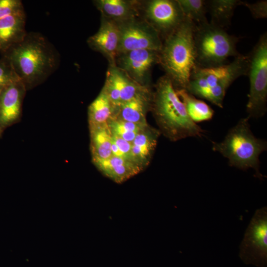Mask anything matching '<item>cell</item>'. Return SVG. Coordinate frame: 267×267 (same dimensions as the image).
<instances>
[{
  "label": "cell",
  "instance_id": "6da1fadb",
  "mask_svg": "<svg viewBox=\"0 0 267 267\" xmlns=\"http://www.w3.org/2000/svg\"><path fill=\"white\" fill-rule=\"evenodd\" d=\"M3 52V58L29 89L40 85L57 68L59 57L50 43L41 34L27 33L24 38Z\"/></svg>",
  "mask_w": 267,
  "mask_h": 267
},
{
  "label": "cell",
  "instance_id": "7a4b0ae2",
  "mask_svg": "<svg viewBox=\"0 0 267 267\" xmlns=\"http://www.w3.org/2000/svg\"><path fill=\"white\" fill-rule=\"evenodd\" d=\"M151 106L160 130L171 140L203 136L205 131L190 118L171 80L166 75L155 85Z\"/></svg>",
  "mask_w": 267,
  "mask_h": 267
},
{
  "label": "cell",
  "instance_id": "3957f363",
  "mask_svg": "<svg viewBox=\"0 0 267 267\" xmlns=\"http://www.w3.org/2000/svg\"><path fill=\"white\" fill-rule=\"evenodd\" d=\"M195 24L185 18L183 22L164 39L159 52V64L176 89H186L195 66L193 33Z\"/></svg>",
  "mask_w": 267,
  "mask_h": 267
},
{
  "label": "cell",
  "instance_id": "277c9868",
  "mask_svg": "<svg viewBox=\"0 0 267 267\" xmlns=\"http://www.w3.org/2000/svg\"><path fill=\"white\" fill-rule=\"evenodd\" d=\"M248 55L234 58L231 62L212 68L194 66L186 90L194 96L222 108L226 90L238 78L247 75Z\"/></svg>",
  "mask_w": 267,
  "mask_h": 267
},
{
  "label": "cell",
  "instance_id": "5b68a950",
  "mask_svg": "<svg viewBox=\"0 0 267 267\" xmlns=\"http://www.w3.org/2000/svg\"><path fill=\"white\" fill-rule=\"evenodd\" d=\"M249 119L248 117L241 119L222 141L212 142V148L227 158L230 166L242 170L253 169L256 177L263 180L264 176L260 171L259 156L267 150V142L254 136Z\"/></svg>",
  "mask_w": 267,
  "mask_h": 267
},
{
  "label": "cell",
  "instance_id": "8992f818",
  "mask_svg": "<svg viewBox=\"0 0 267 267\" xmlns=\"http://www.w3.org/2000/svg\"><path fill=\"white\" fill-rule=\"evenodd\" d=\"M193 41L195 66L212 68L228 63L229 57L241 55L237 50L238 38L209 22L195 25Z\"/></svg>",
  "mask_w": 267,
  "mask_h": 267
},
{
  "label": "cell",
  "instance_id": "52a82bcc",
  "mask_svg": "<svg viewBox=\"0 0 267 267\" xmlns=\"http://www.w3.org/2000/svg\"><path fill=\"white\" fill-rule=\"evenodd\" d=\"M250 82L246 111L249 119L263 117L267 110V34L264 33L248 55Z\"/></svg>",
  "mask_w": 267,
  "mask_h": 267
},
{
  "label": "cell",
  "instance_id": "ba28073f",
  "mask_svg": "<svg viewBox=\"0 0 267 267\" xmlns=\"http://www.w3.org/2000/svg\"><path fill=\"white\" fill-rule=\"evenodd\" d=\"M267 208L256 210L240 246L239 257L246 265L267 267Z\"/></svg>",
  "mask_w": 267,
  "mask_h": 267
},
{
  "label": "cell",
  "instance_id": "9c48e42d",
  "mask_svg": "<svg viewBox=\"0 0 267 267\" xmlns=\"http://www.w3.org/2000/svg\"><path fill=\"white\" fill-rule=\"evenodd\" d=\"M117 24L120 30L118 54L138 49L160 51L163 44L160 35L144 20L136 18Z\"/></svg>",
  "mask_w": 267,
  "mask_h": 267
},
{
  "label": "cell",
  "instance_id": "30bf717a",
  "mask_svg": "<svg viewBox=\"0 0 267 267\" xmlns=\"http://www.w3.org/2000/svg\"><path fill=\"white\" fill-rule=\"evenodd\" d=\"M144 20L164 39L183 22L185 17L177 0H152L143 7Z\"/></svg>",
  "mask_w": 267,
  "mask_h": 267
},
{
  "label": "cell",
  "instance_id": "8fae6325",
  "mask_svg": "<svg viewBox=\"0 0 267 267\" xmlns=\"http://www.w3.org/2000/svg\"><path fill=\"white\" fill-rule=\"evenodd\" d=\"M159 63V51L138 49L118 55L115 66L137 83L147 86L150 71Z\"/></svg>",
  "mask_w": 267,
  "mask_h": 267
},
{
  "label": "cell",
  "instance_id": "7c38bea8",
  "mask_svg": "<svg viewBox=\"0 0 267 267\" xmlns=\"http://www.w3.org/2000/svg\"><path fill=\"white\" fill-rule=\"evenodd\" d=\"M119 43L118 24L102 17L98 30L87 40L89 46L92 50L100 52L106 58L109 66L115 65Z\"/></svg>",
  "mask_w": 267,
  "mask_h": 267
},
{
  "label": "cell",
  "instance_id": "4fadbf2b",
  "mask_svg": "<svg viewBox=\"0 0 267 267\" xmlns=\"http://www.w3.org/2000/svg\"><path fill=\"white\" fill-rule=\"evenodd\" d=\"M26 89L20 80L14 82L0 92V126L4 130L20 118Z\"/></svg>",
  "mask_w": 267,
  "mask_h": 267
},
{
  "label": "cell",
  "instance_id": "5bb4252c",
  "mask_svg": "<svg viewBox=\"0 0 267 267\" xmlns=\"http://www.w3.org/2000/svg\"><path fill=\"white\" fill-rule=\"evenodd\" d=\"M92 161L102 174L118 183L127 180L142 170L129 160L114 156L106 159H93Z\"/></svg>",
  "mask_w": 267,
  "mask_h": 267
},
{
  "label": "cell",
  "instance_id": "9a60e30c",
  "mask_svg": "<svg viewBox=\"0 0 267 267\" xmlns=\"http://www.w3.org/2000/svg\"><path fill=\"white\" fill-rule=\"evenodd\" d=\"M101 17L120 23L137 18L140 4L138 1L125 0L93 1Z\"/></svg>",
  "mask_w": 267,
  "mask_h": 267
},
{
  "label": "cell",
  "instance_id": "2e32d148",
  "mask_svg": "<svg viewBox=\"0 0 267 267\" xmlns=\"http://www.w3.org/2000/svg\"><path fill=\"white\" fill-rule=\"evenodd\" d=\"M24 11L0 19V51L4 52L27 34Z\"/></svg>",
  "mask_w": 267,
  "mask_h": 267
},
{
  "label": "cell",
  "instance_id": "e0dca14e",
  "mask_svg": "<svg viewBox=\"0 0 267 267\" xmlns=\"http://www.w3.org/2000/svg\"><path fill=\"white\" fill-rule=\"evenodd\" d=\"M159 131L147 127L138 133L132 142L133 162L142 169L147 166L157 145Z\"/></svg>",
  "mask_w": 267,
  "mask_h": 267
},
{
  "label": "cell",
  "instance_id": "ac0fdd59",
  "mask_svg": "<svg viewBox=\"0 0 267 267\" xmlns=\"http://www.w3.org/2000/svg\"><path fill=\"white\" fill-rule=\"evenodd\" d=\"M150 91L140 93L118 108L116 118L125 121L147 126L146 114L151 104Z\"/></svg>",
  "mask_w": 267,
  "mask_h": 267
},
{
  "label": "cell",
  "instance_id": "d6986e66",
  "mask_svg": "<svg viewBox=\"0 0 267 267\" xmlns=\"http://www.w3.org/2000/svg\"><path fill=\"white\" fill-rule=\"evenodd\" d=\"M90 149L93 159H106L112 156L111 133L107 123L89 126Z\"/></svg>",
  "mask_w": 267,
  "mask_h": 267
},
{
  "label": "cell",
  "instance_id": "ffe728a7",
  "mask_svg": "<svg viewBox=\"0 0 267 267\" xmlns=\"http://www.w3.org/2000/svg\"><path fill=\"white\" fill-rule=\"evenodd\" d=\"M242 2L239 0H206L207 12L211 18L210 23L223 29L228 26L235 9L242 5Z\"/></svg>",
  "mask_w": 267,
  "mask_h": 267
},
{
  "label": "cell",
  "instance_id": "44dd1931",
  "mask_svg": "<svg viewBox=\"0 0 267 267\" xmlns=\"http://www.w3.org/2000/svg\"><path fill=\"white\" fill-rule=\"evenodd\" d=\"M176 90L189 117L194 123L208 121L213 118L214 111L206 102L196 98L185 89H176Z\"/></svg>",
  "mask_w": 267,
  "mask_h": 267
},
{
  "label": "cell",
  "instance_id": "7402d4cb",
  "mask_svg": "<svg viewBox=\"0 0 267 267\" xmlns=\"http://www.w3.org/2000/svg\"><path fill=\"white\" fill-rule=\"evenodd\" d=\"M118 108L111 102L107 94L101 89L88 108L89 126L107 123L116 113Z\"/></svg>",
  "mask_w": 267,
  "mask_h": 267
},
{
  "label": "cell",
  "instance_id": "603a6c76",
  "mask_svg": "<svg viewBox=\"0 0 267 267\" xmlns=\"http://www.w3.org/2000/svg\"><path fill=\"white\" fill-rule=\"evenodd\" d=\"M112 134L132 143L136 135L148 127L112 117L107 122Z\"/></svg>",
  "mask_w": 267,
  "mask_h": 267
},
{
  "label": "cell",
  "instance_id": "cb8c5ba5",
  "mask_svg": "<svg viewBox=\"0 0 267 267\" xmlns=\"http://www.w3.org/2000/svg\"><path fill=\"white\" fill-rule=\"evenodd\" d=\"M185 18L195 25L208 23L206 0H177Z\"/></svg>",
  "mask_w": 267,
  "mask_h": 267
},
{
  "label": "cell",
  "instance_id": "d4e9b609",
  "mask_svg": "<svg viewBox=\"0 0 267 267\" xmlns=\"http://www.w3.org/2000/svg\"><path fill=\"white\" fill-rule=\"evenodd\" d=\"M131 143L111 134V152L112 156L126 159L133 162L131 157Z\"/></svg>",
  "mask_w": 267,
  "mask_h": 267
},
{
  "label": "cell",
  "instance_id": "484cf974",
  "mask_svg": "<svg viewBox=\"0 0 267 267\" xmlns=\"http://www.w3.org/2000/svg\"><path fill=\"white\" fill-rule=\"evenodd\" d=\"M19 79L10 64L4 58H0V92L12 83Z\"/></svg>",
  "mask_w": 267,
  "mask_h": 267
},
{
  "label": "cell",
  "instance_id": "4316f807",
  "mask_svg": "<svg viewBox=\"0 0 267 267\" xmlns=\"http://www.w3.org/2000/svg\"><path fill=\"white\" fill-rule=\"evenodd\" d=\"M23 11L21 0H0V19Z\"/></svg>",
  "mask_w": 267,
  "mask_h": 267
},
{
  "label": "cell",
  "instance_id": "83f0119b",
  "mask_svg": "<svg viewBox=\"0 0 267 267\" xmlns=\"http://www.w3.org/2000/svg\"><path fill=\"white\" fill-rule=\"evenodd\" d=\"M242 5L246 6L255 19L266 18L267 17V1L260 0L254 3L242 2Z\"/></svg>",
  "mask_w": 267,
  "mask_h": 267
},
{
  "label": "cell",
  "instance_id": "f1b7e54d",
  "mask_svg": "<svg viewBox=\"0 0 267 267\" xmlns=\"http://www.w3.org/2000/svg\"><path fill=\"white\" fill-rule=\"evenodd\" d=\"M3 131L4 130H3V129L0 126V136H1V135L2 133H3Z\"/></svg>",
  "mask_w": 267,
  "mask_h": 267
}]
</instances>
